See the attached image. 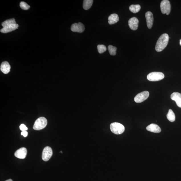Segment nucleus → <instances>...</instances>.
<instances>
[{"label": "nucleus", "mask_w": 181, "mask_h": 181, "mask_svg": "<svg viewBox=\"0 0 181 181\" xmlns=\"http://www.w3.org/2000/svg\"><path fill=\"white\" fill-rule=\"evenodd\" d=\"M169 36L167 34H163L160 36L156 43L155 50L157 52H161L163 50L168 44Z\"/></svg>", "instance_id": "obj_1"}, {"label": "nucleus", "mask_w": 181, "mask_h": 181, "mask_svg": "<svg viewBox=\"0 0 181 181\" xmlns=\"http://www.w3.org/2000/svg\"><path fill=\"white\" fill-rule=\"evenodd\" d=\"M47 124V120L44 117H40L36 120L33 128L34 130L39 131L45 128Z\"/></svg>", "instance_id": "obj_2"}, {"label": "nucleus", "mask_w": 181, "mask_h": 181, "mask_svg": "<svg viewBox=\"0 0 181 181\" xmlns=\"http://www.w3.org/2000/svg\"><path fill=\"white\" fill-rule=\"evenodd\" d=\"M110 129L112 133L116 135L121 134L125 130L124 126L118 123H112L110 125Z\"/></svg>", "instance_id": "obj_3"}, {"label": "nucleus", "mask_w": 181, "mask_h": 181, "mask_svg": "<svg viewBox=\"0 0 181 181\" xmlns=\"http://www.w3.org/2000/svg\"><path fill=\"white\" fill-rule=\"evenodd\" d=\"M164 78V75L161 72H154L148 74L147 79L150 81L156 82L161 80Z\"/></svg>", "instance_id": "obj_4"}, {"label": "nucleus", "mask_w": 181, "mask_h": 181, "mask_svg": "<svg viewBox=\"0 0 181 181\" xmlns=\"http://www.w3.org/2000/svg\"><path fill=\"white\" fill-rule=\"evenodd\" d=\"M160 9L163 14L168 15L171 11V5L170 1L168 0H163L160 3Z\"/></svg>", "instance_id": "obj_5"}, {"label": "nucleus", "mask_w": 181, "mask_h": 181, "mask_svg": "<svg viewBox=\"0 0 181 181\" xmlns=\"http://www.w3.org/2000/svg\"><path fill=\"white\" fill-rule=\"evenodd\" d=\"M53 155L52 149L49 147H45L42 153V159L43 161H47L50 159Z\"/></svg>", "instance_id": "obj_6"}, {"label": "nucleus", "mask_w": 181, "mask_h": 181, "mask_svg": "<svg viewBox=\"0 0 181 181\" xmlns=\"http://www.w3.org/2000/svg\"><path fill=\"white\" fill-rule=\"evenodd\" d=\"M149 96V93L148 91H144L137 95L135 97L134 100L137 103H140L146 100Z\"/></svg>", "instance_id": "obj_7"}, {"label": "nucleus", "mask_w": 181, "mask_h": 181, "mask_svg": "<svg viewBox=\"0 0 181 181\" xmlns=\"http://www.w3.org/2000/svg\"><path fill=\"white\" fill-rule=\"evenodd\" d=\"M85 30L84 25L80 22L72 24L71 27V30L73 32L81 33L84 31Z\"/></svg>", "instance_id": "obj_8"}, {"label": "nucleus", "mask_w": 181, "mask_h": 181, "mask_svg": "<svg viewBox=\"0 0 181 181\" xmlns=\"http://www.w3.org/2000/svg\"><path fill=\"white\" fill-rule=\"evenodd\" d=\"M27 151L26 148L22 147L17 150L15 153V155L19 159H24L26 157L27 154Z\"/></svg>", "instance_id": "obj_9"}, {"label": "nucleus", "mask_w": 181, "mask_h": 181, "mask_svg": "<svg viewBox=\"0 0 181 181\" xmlns=\"http://www.w3.org/2000/svg\"><path fill=\"white\" fill-rule=\"evenodd\" d=\"M139 20L136 17H133L129 21L128 23L129 28L133 30L138 29L139 25Z\"/></svg>", "instance_id": "obj_10"}, {"label": "nucleus", "mask_w": 181, "mask_h": 181, "mask_svg": "<svg viewBox=\"0 0 181 181\" xmlns=\"http://www.w3.org/2000/svg\"><path fill=\"white\" fill-rule=\"evenodd\" d=\"M147 24L149 29H151L153 25L154 18L153 15L150 11H147L145 14Z\"/></svg>", "instance_id": "obj_11"}, {"label": "nucleus", "mask_w": 181, "mask_h": 181, "mask_svg": "<svg viewBox=\"0 0 181 181\" xmlns=\"http://www.w3.org/2000/svg\"><path fill=\"white\" fill-rule=\"evenodd\" d=\"M171 99L176 101L177 105L181 108V94L178 92H174L171 95Z\"/></svg>", "instance_id": "obj_12"}, {"label": "nucleus", "mask_w": 181, "mask_h": 181, "mask_svg": "<svg viewBox=\"0 0 181 181\" xmlns=\"http://www.w3.org/2000/svg\"><path fill=\"white\" fill-rule=\"evenodd\" d=\"M19 27L18 24H15L3 27L1 30V32L3 33H7L14 31Z\"/></svg>", "instance_id": "obj_13"}, {"label": "nucleus", "mask_w": 181, "mask_h": 181, "mask_svg": "<svg viewBox=\"0 0 181 181\" xmlns=\"http://www.w3.org/2000/svg\"><path fill=\"white\" fill-rule=\"evenodd\" d=\"M147 130L150 132L154 133H159L161 131V129L158 125L152 123L147 127Z\"/></svg>", "instance_id": "obj_14"}, {"label": "nucleus", "mask_w": 181, "mask_h": 181, "mask_svg": "<svg viewBox=\"0 0 181 181\" xmlns=\"http://www.w3.org/2000/svg\"><path fill=\"white\" fill-rule=\"evenodd\" d=\"M11 66L9 62L7 61L3 62L1 64V70L4 74H7L10 71Z\"/></svg>", "instance_id": "obj_15"}, {"label": "nucleus", "mask_w": 181, "mask_h": 181, "mask_svg": "<svg viewBox=\"0 0 181 181\" xmlns=\"http://www.w3.org/2000/svg\"><path fill=\"white\" fill-rule=\"evenodd\" d=\"M108 23L112 25L117 23L119 20L118 15L116 14H112L110 15L108 18Z\"/></svg>", "instance_id": "obj_16"}, {"label": "nucleus", "mask_w": 181, "mask_h": 181, "mask_svg": "<svg viewBox=\"0 0 181 181\" xmlns=\"http://www.w3.org/2000/svg\"><path fill=\"white\" fill-rule=\"evenodd\" d=\"M93 2V0H84L83 1V9L85 10H88L92 6Z\"/></svg>", "instance_id": "obj_17"}, {"label": "nucleus", "mask_w": 181, "mask_h": 181, "mask_svg": "<svg viewBox=\"0 0 181 181\" xmlns=\"http://www.w3.org/2000/svg\"><path fill=\"white\" fill-rule=\"evenodd\" d=\"M167 117L168 119L171 122H173L175 121L176 117L174 112L171 109L169 110L168 113L167 115Z\"/></svg>", "instance_id": "obj_18"}, {"label": "nucleus", "mask_w": 181, "mask_h": 181, "mask_svg": "<svg viewBox=\"0 0 181 181\" xmlns=\"http://www.w3.org/2000/svg\"><path fill=\"white\" fill-rule=\"evenodd\" d=\"M16 22L14 18H12L5 21L2 23V26L3 27H5L12 25L16 24Z\"/></svg>", "instance_id": "obj_19"}, {"label": "nucleus", "mask_w": 181, "mask_h": 181, "mask_svg": "<svg viewBox=\"0 0 181 181\" xmlns=\"http://www.w3.org/2000/svg\"><path fill=\"white\" fill-rule=\"evenodd\" d=\"M141 7L139 5H131L129 7V10L133 13H138L140 10Z\"/></svg>", "instance_id": "obj_20"}, {"label": "nucleus", "mask_w": 181, "mask_h": 181, "mask_svg": "<svg viewBox=\"0 0 181 181\" xmlns=\"http://www.w3.org/2000/svg\"><path fill=\"white\" fill-rule=\"evenodd\" d=\"M117 48L113 46L110 45L108 47V49L110 54L111 56H115L117 53Z\"/></svg>", "instance_id": "obj_21"}, {"label": "nucleus", "mask_w": 181, "mask_h": 181, "mask_svg": "<svg viewBox=\"0 0 181 181\" xmlns=\"http://www.w3.org/2000/svg\"><path fill=\"white\" fill-rule=\"evenodd\" d=\"M20 5L21 8L25 10H28L30 7V6L27 3L24 1L21 2Z\"/></svg>", "instance_id": "obj_22"}, {"label": "nucleus", "mask_w": 181, "mask_h": 181, "mask_svg": "<svg viewBox=\"0 0 181 181\" xmlns=\"http://www.w3.org/2000/svg\"><path fill=\"white\" fill-rule=\"evenodd\" d=\"M97 49L99 53H102L106 50V47L103 45H98L97 46Z\"/></svg>", "instance_id": "obj_23"}, {"label": "nucleus", "mask_w": 181, "mask_h": 181, "mask_svg": "<svg viewBox=\"0 0 181 181\" xmlns=\"http://www.w3.org/2000/svg\"><path fill=\"white\" fill-rule=\"evenodd\" d=\"M20 128L21 130L22 131H26L28 130L27 127L23 124H22L20 125Z\"/></svg>", "instance_id": "obj_24"}, {"label": "nucleus", "mask_w": 181, "mask_h": 181, "mask_svg": "<svg viewBox=\"0 0 181 181\" xmlns=\"http://www.w3.org/2000/svg\"><path fill=\"white\" fill-rule=\"evenodd\" d=\"M21 135L23 136L24 137H25L27 136L28 133L27 131H22L21 133Z\"/></svg>", "instance_id": "obj_25"}, {"label": "nucleus", "mask_w": 181, "mask_h": 181, "mask_svg": "<svg viewBox=\"0 0 181 181\" xmlns=\"http://www.w3.org/2000/svg\"><path fill=\"white\" fill-rule=\"evenodd\" d=\"M5 181H13L11 179H9V180H6Z\"/></svg>", "instance_id": "obj_26"}, {"label": "nucleus", "mask_w": 181, "mask_h": 181, "mask_svg": "<svg viewBox=\"0 0 181 181\" xmlns=\"http://www.w3.org/2000/svg\"><path fill=\"white\" fill-rule=\"evenodd\" d=\"M180 44L181 45V39L180 40Z\"/></svg>", "instance_id": "obj_27"}]
</instances>
